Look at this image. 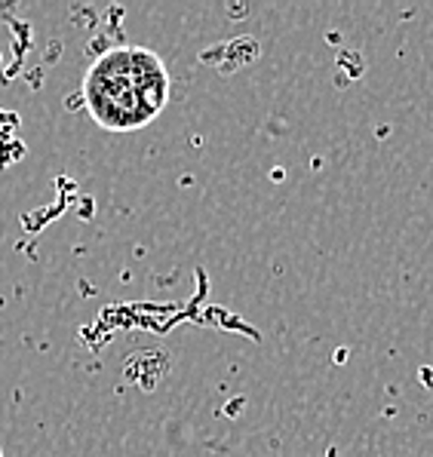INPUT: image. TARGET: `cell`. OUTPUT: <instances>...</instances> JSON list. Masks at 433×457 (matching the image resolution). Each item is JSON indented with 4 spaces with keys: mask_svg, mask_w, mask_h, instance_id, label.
I'll use <instances>...</instances> for the list:
<instances>
[{
    "mask_svg": "<svg viewBox=\"0 0 433 457\" xmlns=\"http://www.w3.org/2000/svg\"><path fill=\"white\" fill-rule=\"evenodd\" d=\"M0 457H4V452H0Z\"/></svg>",
    "mask_w": 433,
    "mask_h": 457,
    "instance_id": "7a4b0ae2",
    "label": "cell"
},
{
    "mask_svg": "<svg viewBox=\"0 0 433 457\" xmlns=\"http://www.w3.org/2000/svg\"><path fill=\"white\" fill-rule=\"evenodd\" d=\"M170 102V71L154 49L111 46L83 77V104L96 126L132 132L148 126Z\"/></svg>",
    "mask_w": 433,
    "mask_h": 457,
    "instance_id": "6da1fadb",
    "label": "cell"
}]
</instances>
